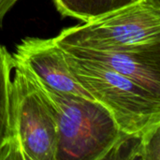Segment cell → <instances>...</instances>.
<instances>
[{
    "instance_id": "1",
    "label": "cell",
    "mask_w": 160,
    "mask_h": 160,
    "mask_svg": "<svg viewBox=\"0 0 160 160\" xmlns=\"http://www.w3.org/2000/svg\"><path fill=\"white\" fill-rule=\"evenodd\" d=\"M26 72L51 105L56 119L55 160L115 159L135 139L119 129L110 112L100 103L54 91Z\"/></svg>"
},
{
    "instance_id": "2",
    "label": "cell",
    "mask_w": 160,
    "mask_h": 160,
    "mask_svg": "<svg viewBox=\"0 0 160 160\" xmlns=\"http://www.w3.org/2000/svg\"><path fill=\"white\" fill-rule=\"evenodd\" d=\"M64 53L72 74L93 99L110 112L123 133L140 138L159 126L160 97L124 75Z\"/></svg>"
},
{
    "instance_id": "3",
    "label": "cell",
    "mask_w": 160,
    "mask_h": 160,
    "mask_svg": "<svg viewBox=\"0 0 160 160\" xmlns=\"http://www.w3.org/2000/svg\"><path fill=\"white\" fill-rule=\"evenodd\" d=\"M58 45L96 50L160 48V0H139L83 23L63 29Z\"/></svg>"
},
{
    "instance_id": "4",
    "label": "cell",
    "mask_w": 160,
    "mask_h": 160,
    "mask_svg": "<svg viewBox=\"0 0 160 160\" xmlns=\"http://www.w3.org/2000/svg\"><path fill=\"white\" fill-rule=\"evenodd\" d=\"M13 69L9 160H55L58 128L53 111L30 75L19 66Z\"/></svg>"
},
{
    "instance_id": "5",
    "label": "cell",
    "mask_w": 160,
    "mask_h": 160,
    "mask_svg": "<svg viewBox=\"0 0 160 160\" xmlns=\"http://www.w3.org/2000/svg\"><path fill=\"white\" fill-rule=\"evenodd\" d=\"M20 66L36 79L59 93L94 100L72 74L62 48L52 38H25L12 54Z\"/></svg>"
},
{
    "instance_id": "6",
    "label": "cell",
    "mask_w": 160,
    "mask_h": 160,
    "mask_svg": "<svg viewBox=\"0 0 160 160\" xmlns=\"http://www.w3.org/2000/svg\"><path fill=\"white\" fill-rule=\"evenodd\" d=\"M59 46L66 53L124 75L160 97V48L130 51Z\"/></svg>"
},
{
    "instance_id": "7",
    "label": "cell",
    "mask_w": 160,
    "mask_h": 160,
    "mask_svg": "<svg viewBox=\"0 0 160 160\" xmlns=\"http://www.w3.org/2000/svg\"><path fill=\"white\" fill-rule=\"evenodd\" d=\"M12 55L0 44V160H9L12 142L11 70Z\"/></svg>"
},
{
    "instance_id": "8",
    "label": "cell",
    "mask_w": 160,
    "mask_h": 160,
    "mask_svg": "<svg viewBox=\"0 0 160 160\" xmlns=\"http://www.w3.org/2000/svg\"><path fill=\"white\" fill-rule=\"evenodd\" d=\"M136 1L139 0H53V3L62 16L88 22Z\"/></svg>"
},
{
    "instance_id": "9",
    "label": "cell",
    "mask_w": 160,
    "mask_h": 160,
    "mask_svg": "<svg viewBox=\"0 0 160 160\" xmlns=\"http://www.w3.org/2000/svg\"><path fill=\"white\" fill-rule=\"evenodd\" d=\"M131 159L160 160V125L139 138Z\"/></svg>"
},
{
    "instance_id": "10",
    "label": "cell",
    "mask_w": 160,
    "mask_h": 160,
    "mask_svg": "<svg viewBox=\"0 0 160 160\" xmlns=\"http://www.w3.org/2000/svg\"><path fill=\"white\" fill-rule=\"evenodd\" d=\"M18 0H0V27L6 14L15 5Z\"/></svg>"
}]
</instances>
